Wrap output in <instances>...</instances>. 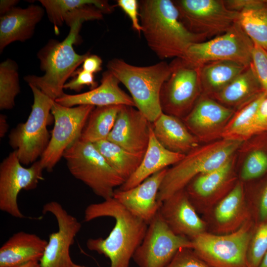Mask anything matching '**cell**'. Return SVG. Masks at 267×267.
Wrapping results in <instances>:
<instances>
[{"label":"cell","mask_w":267,"mask_h":267,"mask_svg":"<svg viewBox=\"0 0 267 267\" xmlns=\"http://www.w3.org/2000/svg\"><path fill=\"white\" fill-rule=\"evenodd\" d=\"M20 91L18 67L11 59L0 64V109L9 110L15 105V99Z\"/></svg>","instance_id":"34"},{"label":"cell","mask_w":267,"mask_h":267,"mask_svg":"<svg viewBox=\"0 0 267 267\" xmlns=\"http://www.w3.org/2000/svg\"><path fill=\"white\" fill-rule=\"evenodd\" d=\"M122 106L95 107L90 113L80 138L93 143L107 139Z\"/></svg>","instance_id":"33"},{"label":"cell","mask_w":267,"mask_h":267,"mask_svg":"<svg viewBox=\"0 0 267 267\" xmlns=\"http://www.w3.org/2000/svg\"><path fill=\"white\" fill-rule=\"evenodd\" d=\"M255 223L250 219L225 234L206 231L190 239L192 249L212 267H247V252Z\"/></svg>","instance_id":"8"},{"label":"cell","mask_w":267,"mask_h":267,"mask_svg":"<svg viewBox=\"0 0 267 267\" xmlns=\"http://www.w3.org/2000/svg\"><path fill=\"white\" fill-rule=\"evenodd\" d=\"M255 126L257 134L267 132V96L263 99L257 109Z\"/></svg>","instance_id":"41"},{"label":"cell","mask_w":267,"mask_h":267,"mask_svg":"<svg viewBox=\"0 0 267 267\" xmlns=\"http://www.w3.org/2000/svg\"><path fill=\"white\" fill-rule=\"evenodd\" d=\"M42 212L44 214H52L56 220L58 228L49 235L40 261L41 267H71L74 262L70 257V249L81 229L82 224L55 201L44 204Z\"/></svg>","instance_id":"16"},{"label":"cell","mask_w":267,"mask_h":267,"mask_svg":"<svg viewBox=\"0 0 267 267\" xmlns=\"http://www.w3.org/2000/svg\"><path fill=\"white\" fill-rule=\"evenodd\" d=\"M18 267H41L40 261H33L29 262Z\"/></svg>","instance_id":"45"},{"label":"cell","mask_w":267,"mask_h":267,"mask_svg":"<svg viewBox=\"0 0 267 267\" xmlns=\"http://www.w3.org/2000/svg\"><path fill=\"white\" fill-rule=\"evenodd\" d=\"M184 155L163 146L156 138L151 128L149 143L140 165L119 189L126 190L136 186L154 174L176 164Z\"/></svg>","instance_id":"27"},{"label":"cell","mask_w":267,"mask_h":267,"mask_svg":"<svg viewBox=\"0 0 267 267\" xmlns=\"http://www.w3.org/2000/svg\"><path fill=\"white\" fill-rule=\"evenodd\" d=\"M47 244L34 233L16 232L0 248V267H18L30 261H40Z\"/></svg>","instance_id":"25"},{"label":"cell","mask_w":267,"mask_h":267,"mask_svg":"<svg viewBox=\"0 0 267 267\" xmlns=\"http://www.w3.org/2000/svg\"><path fill=\"white\" fill-rule=\"evenodd\" d=\"M236 153L221 167L194 178L184 189L198 212L208 214L238 181Z\"/></svg>","instance_id":"15"},{"label":"cell","mask_w":267,"mask_h":267,"mask_svg":"<svg viewBox=\"0 0 267 267\" xmlns=\"http://www.w3.org/2000/svg\"><path fill=\"white\" fill-rule=\"evenodd\" d=\"M134 107L122 105L107 140L134 153H144L152 123Z\"/></svg>","instance_id":"18"},{"label":"cell","mask_w":267,"mask_h":267,"mask_svg":"<svg viewBox=\"0 0 267 267\" xmlns=\"http://www.w3.org/2000/svg\"><path fill=\"white\" fill-rule=\"evenodd\" d=\"M8 125L6 116L3 114L0 115V136L3 137L7 133Z\"/></svg>","instance_id":"44"},{"label":"cell","mask_w":267,"mask_h":267,"mask_svg":"<svg viewBox=\"0 0 267 267\" xmlns=\"http://www.w3.org/2000/svg\"><path fill=\"white\" fill-rule=\"evenodd\" d=\"M254 45L237 21L224 33L192 44L182 58L198 66L219 60L232 61L249 66Z\"/></svg>","instance_id":"12"},{"label":"cell","mask_w":267,"mask_h":267,"mask_svg":"<svg viewBox=\"0 0 267 267\" xmlns=\"http://www.w3.org/2000/svg\"><path fill=\"white\" fill-rule=\"evenodd\" d=\"M19 2L17 0H1L0 2V16L6 13L16 6Z\"/></svg>","instance_id":"43"},{"label":"cell","mask_w":267,"mask_h":267,"mask_svg":"<svg viewBox=\"0 0 267 267\" xmlns=\"http://www.w3.org/2000/svg\"><path fill=\"white\" fill-rule=\"evenodd\" d=\"M110 72L129 91L135 107L153 123L163 113L160 101L162 85L171 74L170 64L160 61L138 66L115 58L107 64Z\"/></svg>","instance_id":"4"},{"label":"cell","mask_w":267,"mask_h":267,"mask_svg":"<svg viewBox=\"0 0 267 267\" xmlns=\"http://www.w3.org/2000/svg\"><path fill=\"white\" fill-rule=\"evenodd\" d=\"M264 91L251 64L222 90L210 97L236 110Z\"/></svg>","instance_id":"28"},{"label":"cell","mask_w":267,"mask_h":267,"mask_svg":"<svg viewBox=\"0 0 267 267\" xmlns=\"http://www.w3.org/2000/svg\"><path fill=\"white\" fill-rule=\"evenodd\" d=\"M169 64L171 74L161 89L160 105L163 113L182 119L202 94L200 66L182 58Z\"/></svg>","instance_id":"9"},{"label":"cell","mask_w":267,"mask_h":267,"mask_svg":"<svg viewBox=\"0 0 267 267\" xmlns=\"http://www.w3.org/2000/svg\"><path fill=\"white\" fill-rule=\"evenodd\" d=\"M248 66L229 60L211 61L200 65L202 94L212 97L217 94Z\"/></svg>","instance_id":"29"},{"label":"cell","mask_w":267,"mask_h":267,"mask_svg":"<svg viewBox=\"0 0 267 267\" xmlns=\"http://www.w3.org/2000/svg\"><path fill=\"white\" fill-rule=\"evenodd\" d=\"M267 252V221L255 224L247 252V267H259Z\"/></svg>","instance_id":"36"},{"label":"cell","mask_w":267,"mask_h":267,"mask_svg":"<svg viewBox=\"0 0 267 267\" xmlns=\"http://www.w3.org/2000/svg\"><path fill=\"white\" fill-rule=\"evenodd\" d=\"M267 96L265 91L235 110L225 127L222 139L243 142L257 134L255 118L257 109Z\"/></svg>","instance_id":"30"},{"label":"cell","mask_w":267,"mask_h":267,"mask_svg":"<svg viewBox=\"0 0 267 267\" xmlns=\"http://www.w3.org/2000/svg\"><path fill=\"white\" fill-rule=\"evenodd\" d=\"M159 212L167 225L177 235L191 239L207 231V222L199 216L184 189L163 201Z\"/></svg>","instance_id":"19"},{"label":"cell","mask_w":267,"mask_h":267,"mask_svg":"<svg viewBox=\"0 0 267 267\" xmlns=\"http://www.w3.org/2000/svg\"><path fill=\"white\" fill-rule=\"evenodd\" d=\"M73 75H75V77L65 84L64 89L79 92L86 86L89 87L90 89L98 86L92 73L81 69L76 71Z\"/></svg>","instance_id":"39"},{"label":"cell","mask_w":267,"mask_h":267,"mask_svg":"<svg viewBox=\"0 0 267 267\" xmlns=\"http://www.w3.org/2000/svg\"><path fill=\"white\" fill-rule=\"evenodd\" d=\"M238 22L245 33L267 51V3L265 0H249L239 12Z\"/></svg>","instance_id":"31"},{"label":"cell","mask_w":267,"mask_h":267,"mask_svg":"<svg viewBox=\"0 0 267 267\" xmlns=\"http://www.w3.org/2000/svg\"><path fill=\"white\" fill-rule=\"evenodd\" d=\"M166 267H212L199 258L192 248H182Z\"/></svg>","instance_id":"37"},{"label":"cell","mask_w":267,"mask_h":267,"mask_svg":"<svg viewBox=\"0 0 267 267\" xmlns=\"http://www.w3.org/2000/svg\"><path fill=\"white\" fill-rule=\"evenodd\" d=\"M235 110L202 94L190 112L181 119L201 144L222 139V134Z\"/></svg>","instance_id":"17"},{"label":"cell","mask_w":267,"mask_h":267,"mask_svg":"<svg viewBox=\"0 0 267 267\" xmlns=\"http://www.w3.org/2000/svg\"><path fill=\"white\" fill-rule=\"evenodd\" d=\"M117 5L129 17L132 26L138 34L141 33L142 28L139 17L138 1L136 0H118Z\"/></svg>","instance_id":"40"},{"label":"cell","mask_w":267,"mask_h":267,"mask_svg":"<svg viewBox=\"0 0 267 267\" xmlns=\"http://www.w3.org/2000/svg\"><path fill=\"white\" fill-rule=\"evenodd\" d=\"M71 267H87L82 266V265H80L76 264L73 263V264H72Z\"/></svg>","instance_id":"47"},{"label":"cell","mask_w":267,"mask_h":267,"mask_svg":"<svg viewBox=\"0 0 267 267\" xmlns=\"http://www.w3.org/2000/svg\"><path fill=\"white\" fill-rule=\"evenodd\" d=\"M108 164L125 181L140 165L144 153H134L107 139L93 143Z\"/></svg>","instance_id":"32"},{"label":"cell","mask_w":267,"mask_h":267,"mask_svg":"<svg viewBox=\"0 0 267 267\" xmlns=\"http://www.w3.org/2000/svg\"><path fill=\"white\" fill-rule=\"evenodd\" d=\"M138 6L141 33L148 47L161 60L183 58L192 44L207 39L184 26L173 0H141Z\"/></svg>","instance_id":"2"},{"label":"cell","mask_w":267,"mask_h":267,"mask_svg":"<svg viewBox=\"0 0 267 267\" xmlns=\"http://www.w3.org/2000/svg\"><path fill=\"white\" fill-rule=\"evenodd\" d=\"M44 8L31 4L26 8L14 7L0 17V53L12 43L31 39L36 25L42 19Z\"/></svg>","instance_id":"23"},{"label":"cell","mask_w":267,"mask_h":267,"mask_svg":"<svg viewBox=\"0 0 267 267\" xmlns=\"http://www.w3.org/2000/svg\"><path fill=\"white\" fill-rule=\"evenodd\" d=\"M182 248H192L191 240L174 233L158 211L132 259L139 267H166Z\"/></svg>","instance_id":"13"},{"label":"cell","mask_w":267,"mask_h":267,"mask_svg":"<svg viewBox=\"0 0 267 267\" xmlns=\"http://www.w3.org/2000/svg\"><path fill=\"white\" fill-rule=\"evenodd\" d=\"M259 267H267V252L262 259Z\"/></svg>","instance_id":"46"},{"label":"cell","mask_w":267,"mask_h":267,"mask_svg":"<svg viewBox=\"0 0 267 267\" xmlns=\"http://www.w3.org/2000/svg\"><path fill=\"white\" fill-rule=\"evenodd\" d=\"M102 60L97 55H89L84 61L82 69L94 74L102 69Z\"/></svg>","instance_id":"42"},{"label":"cell","mask_w":267,"mask_h":267,"mask_svg":"<svg viewBox=\"0 0 267 267\" xmlns=\"http://www.w3.org/2000/svg\"><path fill=\"white\" fill-rule=\"evenodd\" d=\"M241 142L222 139L201 144L186 154L178 162L168 168L158 193V200L162 202L184 189L195 177L223 165L235 154Z\"/></svg>","instance_id":"5"},{"label":"cell","mask_w":267,"mask_h":267,"mask_svg":"<svg viewBox=\"0 0 267 267\" xmlns=\"http://www.w3.org/2000/svg\"><path fill=\"white\" fill-rule=\"evenodd\" d=\"M236 160L238 180L244 184L267 175V132L242 142L236 152Z\"/></svg>","instance_id":"24"},{"label":"cell","mask_w":267,"mask_h":267,"mask_svg":"<svg viewBox=\"0 0 267 267\" xmlns=\"http://www.w3.org/2000/svg\"><path fill=\"white\" fill-rule=\"evenodd\" d=\"M266 3H267V0H265Z\"/></svg>","instance_id":"48"},{"label":"cell","mask_w":267,"mask_h":267,"mask_svg":"<svg viewBox=\"0 0 267 267\" xmlns=\"http://www.w3.org/2000/svg\"><path fill=\"white\" fill-rule=\"evenodd\" d=\"M213 233L225 234L239 228L252 219L244 184L237 181L233 189L207 214Z\"/></svg>","instance_id":"20"},{"label":"cell","mask_w":267,"mask_h":267,"mask_svg":"<svg viewBox=\"0 0 267 267\" xmlns=\"http://www.w3.org/2000/svg\"><path fill=\"white\" fill-rule=\"evenodd\" d=\"M251 64L264 90L267 93V51L256 44L252 50Z\"/></svg>","instance_id":"38"},{"label":"cell","mask_w":267,"mask_h":267,"mask_svg":"<svg viewBox=\"0 0 267 267\" xmlns=\"http://www.w3.org/2000/svg\"><path fill=\"white\" fill-rule=\"evenodd\" d=\"M180 21L191 32L206 38L221 35L238 21L239 12L222 0H173Z\"/></svg>","instance_id":"10"},{"label":"cell","mask_w":267,"mask_h":267,"mask_svg":"<svg viewBox=\"0 0 267 267\" xmlns=\"http://www.w3.org/2000/svg\"><path fill=\"white\" fill-rule=\"evenodd\" d=\"M167 169L154 174L130 189H115L113 197L133 214L149 224L160 208L162 202L158 200L157 195Z\"/></svg>","instance_id":"21"},{"label":"cell","mask_w":267,"mask_h":267,"mask_svg":"<svg viewBox=\"0 0 267 267\" xmlns=\"http://www.w3.org/2000/svg\"><path fill=\"white\" fill-rule=\"evenodd\" d=\"M153 134L167 149L185 155L201 144L181 119L162 113L152 123Z\"/></svg>","instance_id":"26"},{"label":"cell","mask_w":267,"mask_h":267,"mask_svg":"<svg viewBox=\"0 0 267 267\" xmlns=\"http://www.w3.org/2000/svg\"><path fill=\"white\" fill-rule=\"evenodd\" d=\"M244 186L255 224L267 221V175L256 181L244 184Z\"/></svg>","instance_id":"35"},{"label":"cell","mask_w":267,"mask_h":267,"mask_svg":"<svg viewBox=\"0 0 267 267\" xmlns=\"http://www.w3.org/2000/svg\"><path fill=\"white\" fill-rule=\"evenodd\" d=\"M34 101L27 121L18 124L9 134L10 145L16 151L23 165L37 161L46 149L50 140L47 127L53 119L51 110L54 100L32 85H29Z\"/></svg>","instance_id":"7"},{"label":"cell","mask_w":267,"mask_h":267,"mask_svg":"<svg viewBox=\"0 0 267 267\" xmlns=\"http://www.w3.org/2000/svg\"><path fill=\"white\" fill-rule=\"evenodd\" d=\"M105 217L114 219L115 224L112 230L105 239H88L87 247L107 257L110 261V267H129L134 252L144 237L148 224L113 197L88 205L85 210L84 221L88 222Z\"/></svg>","instance_id":"1"},{"label":"cell","mask_w":267,"mask_h":267,"mask_svg":"<svg viewBox=\"0 0 267 267\" xmlns=\"http://www.w3.org/2000/svg\"><path fill=\"white\" fill-rule=\"evenodd\" d=\"M100 82L96 88L88 91L76 94L64 93L55 101L66 107L121 105L135 107L132 97L120 88V82L110 72L107 70L103 73Z\"/></svg>","instance_id":"22"},{"label":"cell","mask_w":267,"mask_h":267,"mask_svg":"<svg viewBox=\"0 0 267 267\" xmlns=\"http://www.w3.org/2000/svg\"><path fill=\"white\" fill-rule=\"evenodd\" d=\"M44 170L40 160L24 167L16 151L10 152L0 165V210L16 218H25L18 207V194L23 189L36 188L44 179Z\"/></svg>","instance_id":"14"},{"label":"cell","mask_w":267,"mask_h":267,"mask_svg":"<svg viewBox=\"0 0 267 267\" xmlns=\"http://www.w3.org/2000/svg\"><path fill=\"white\" fill-rule=\"evenodd\" d=\"M95 107L88 105L66 107L54 101L51 110L54 127L48 146L40 160L44 170L52 171L66 150L80 137Z\"/></svg>","instance_id":"11"},{"label":"cell","mask_w":267,"mask_h":267,"mask_svg":"<svg viewBox=\"0 0 267 267\" xmlns=\"http://www.w3.org/2000/svg\"><path fill=\"white\" fill-rule=\"evenodd\" d=\"M71 175L104 200L112 198L125 180L108 164L93 143L80 138L63 154Z\"/></svg>","instance_id":"6"},{"label":"cell","mask_w":267,"mask_h":267,"mask_svg":"<svg viewBox=\"0 0 267 267\" xmlns=\"http://www.w3.org/2000/svg\"><path fill=\"white\" fill-rule=\"evenodd\" d=\"M82 22H76L62 41L50 40L37 53L40 69L44 72L41 76L29 75L24 77L29 85H32L53 100L62 96L64 86L77 67L90 55L88 52L77 53L73 45L79 42V32Z\"/></svg>","instance_id":"3"}]
</instances>
